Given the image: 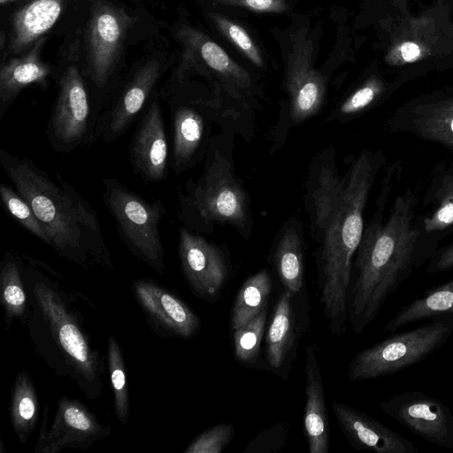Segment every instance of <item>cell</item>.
I'll list each match as a JSON object with an SVG mask.
<instances>
[{
  "instance_id": "60d3db41",
  "label": "cell",
  "mask_w": 453,
  "mask_h": 453,
  "mask_svg": "<svg viewBox=\"0 0 453 453\" xmlns=\"http://www.w3.org/2000/svg\"><path fill=\"white\" fill-rule=\"evenodd\" d=\"M0 441H1V449H0V452H1V453H4V452L5 451V449H4V440H3V438H1V440H0Z\"/></svg>"
},
{
  "instance_id": "d6a6232c",
  "label": "cell",
  "mask_w": 453,
  "mask_h": 453,
  "mask_svg": "<svg viewBox=\"0 0 453 453\" xmlns=\"http://www.w3.org/2000/svg\"><path fill=\"white\" fill-rule=\"evenodd\" d=\"M288 424L279 423L261 431L244 449L243 453L280 451L286 444Z\"/></svg>"
},
{
  "instance_id": "4fadbf2b",
  "label": "cell",
  "mask_w": 453,
  "mask_h": 453,
  "mask_svg": "<svg viewBox=\"0 0 453 453\" xmlns=\"http://www.w3.org/2000/svg\"><path fill=\"white\" fill-rule=\"evenodd\" d=\"M131 19L122 10L99 4L91 15L88 27V65L91 80L103 88L113 72Z\"/></svg>"
},
{
  "instance_id": "836d02e7",
  "label": "cell",
  "mask_w": 453,
  "mask_h": 453,
  "mask_svg": "<svg viewBox=\"0 0 453 453\" xmlns=\"http://www.w3.org/2000/svg\"><path fill=\"white\" fill-rule=\"evenodd\" d=\"M382 85L378 81H371L357 90L341 106L342 115H352L368 107L380 94Z\"/></svg>"
},
{
  "instance_id": "8d00e7d4",
  "label": "cell",
  "mask_w": 453,
  "mask_h": 453,
  "mask_svg": "<svg viewBox=\"0 0 453 453\" xmlns=\"http://www.w3.org/2000/svg\"><path fill=\"white\" fill-rule=\"evenodd\" d=\"M453 269V242L434 251L427 265L428 273H437Z\"/></svg>"
},
{
  "instance_id": "f1b7e54d",
  "label": "cell",
  "mask_w": 453,
  "mask_h": 453,
  "mask_svg": "<svg viewBox=\"0 0 453 453\" xmlns=\"http://www.w3.org/2000/svg\"><path fill=\"white\" fill-rule=\"evenodd\" d=\"M267 306L255 318L234 330V357L243 365L255 363L260 355L267 321Z\"/></svg>"
},
{
  "instance_id": "e575fe53",
  "label": "cell",
  "mask_w": 453,
  "mask_h": 453,
  "mask_svg": "<svg viewBox=\"0 0 453 453\" xmlns=\"http://www.w3.org/2000/svg\"><path fill=\"white\" fill-rule=\"evenodd\" d=\"M429 55L422 44L405 41L391 49L386 59L389 65H401L418 61Z\"/></svg>"
},
{
  "instance_id": "ba28073f",
  "label": "cell",
  "mask_w": 453,
  "mask_h": 453,
  "mask_svg": "<svg viewBox=\"0 0 453 453\" xmlns=\"http://www.w3.org/2000/svg\"><path fill=\"white\" fill-rule=\"evenodd\" d=\"M50 407L44 404L35 453H58L65 449L85 450L109 436L111 427L101 423L80 400L62 396L47 429Z\"/></svg>"
},
{
  "instance_id": "6da1fadb",
  "label": "cell",
  "mask_w": 453,
  "mask_h": 453,
  "mask_svg": "<svg viewBox=\"0 0 453 453\" xmlns=\"http://www.w3.org/2000/svg\"><path fill=\"white\" fill-rule=\"evenodd\" d=\"M28 295L25 326L37 355L53 372L75 382L88 400L104 389L105 358L81 310L87 299L48 264L19 254Z\"/></svg>"
},
{
  "instance_id": "7c38bea8",
  "label": "cell",
  "mask_w": 453,
  "mask_h": 453,
  "mask_svg": "<svg viewBox=\"0 0 453 453\" xmlns=\"http://www.w3.org/2000/svg\"><path fill=\"white\" fill-rule=\"evenodd\" d=\"M178 257L181 273L193 294L206 302L217 301L228 279L224 253L203 236L180 227Z\"/></svg>"
},
{
  "instance_id": "e0dca14e",
  "label": "cell",
  "mask_w": 453,
  "mask_h": 453,
  "mask_svg": "<svg viewBox=\"0 0 453 453\" xmlns=\"http://www.w3.org/2000/svg\"><path fill=\"white\" fill-rule=\"evenodd\" d=\"M304 434L310 453H328L330 426L316 349L305 348Z\"/></svg>"
},
{
  "instance_id": "f35d334b",
  "label": "cell",
  "mask_w": 453,
  "mask_h": 453,
  "mask_svg": "<svg viewBox=\"0 0 453 453\" xmlns=\"http://www.w3.org/2000/svg\"><path fill=\"white\" fill-rule=\"evenodd\" d=\"M246 4L257 10H267L273 4V0H245Z\"/></svg>"
},
{
  "instance_id": "2e32d148",
  "label": "cell",
  "mask_w": 453,
  "mask_h": 453,
  "mask_svg": "<svg viewBox=\"0 0 453 453\" xmlns=\"http://www.w3.org/2000/svg\"><path fill=\"white\" fill-rule=\"evenodd\" d=\"M160 75L161 65L155 59L134 73L98 125L97 134L104 142H114L125 134L143 109Z\"/></svg>"
},
{
  "instance_id": "83f0119b",
  "label": "cell",
  "mask_w": 453,
  "mask_h": 453,
  "mask_svg": "<svg viewBox=\"0 0 453 453\" xmlns=\"http://www.w3.org/2000/svg\"><path fill=\"white\" fill-rule=\"evenodd\" d=\"M106 365L113 394V408L116 418L119 423L127 425L130 417L127 368L122 348L118 339L112 334L107 341Z\"/></svg>"
},
{
  "instance_id": "74e56055",
  "label": "cell",
  "mask_w": 453,
  "mask_h": 453,
  "mask_svg": "<svg viewBox=\"0 0 453 453\" xmlns=\"http://www.w3.org/2000/svg\"><path fill=\"white\" fill-rule=\"evenodd\" d=\"M228 33L231 38L235 42V43L240 46L243 50H245L250 58H252L253 61L256 63H260L259 58L257 57L256 49L252 44L251 40L239 26L230 24L228 26Z\"/></svg>"
},
{
  "instance_id": "52a82bcc",
  "label": "cell",
  "mask_w": 453,
  "mask_h": 453,
  "mask_svg": "<svg viewBox=\"0 0 453 453\" xmlns=\"http://www.w3.org/2000/svg\"><path fill=\"white\" fill-rule=\"evenodd\" d=\"M180 218L189 226L229 223L242 226L247 219L245 193L229 163L218 154L199 180L180 195Z\"/></svg>"
},
{
  "instance_id": "603a6c76",
  "label": "cell",
  "mask_w": 453,
  "mask_h": 453,
  "mask_svg": "<svg viewBox=\"0 0 453 453\" xmlns=\"http://www.w3.org/2000/svg\"><path fill=\"white\" fill-rule=\"evenodd\" d=\"M0 304L4 311L6 332L14 320H19L25 326L28 311V295L19 254L16 252L6 251L0 262Z\"/></svg>"
},
{
  "instance_id": "8fae6325",
  "label": "cell",
  "mask_w": 453,
  "mask_h": 453,
  "mask_svg": "<svg viewBox=\"0 0 453 453\" xmlns=\"http://www.w3.org/2000/svg\"><path fill=\"white\" fill-rule=\"evenodd\" d=\"M132 292L151 330L160 338L188 339L200 330L197 314L173 291L151 278L134 280Z\"/></svg>"
},
{
  "instance_id": "484cf974",
  "label": "cell",
  "mask_w": 453,
  "mask_h": 453,
  "mask_svg": "<svg viewBox=\"0 0 453 453\" xmlns=\"http://www.w3.org/2000/svg\"><path fill=\"white\" fill-rule=\"evenodd\" d=\"M301 238L294 228H288L279 240L273 262L284 289L294 296L300 294L304 286L303 252Z\"/></svg>"
},
{
  "instance_id": "5bb4252c",
  "label": "cell",
  "mask_w": 453,
  "mask_h": 453,
  "mask_svg": "<svg viewBox=\"0 0 453 453\" xmlns=\"http://www.w3.org/2000/svg\"><path fill=\"white\" fill-rule=\"evenodd\" d=\"M134 171L147 181L164 180L169 148L159 100L154 97L140 121L129 146Z\"/></svg>"
},
{
  "instance_id": "ac0fdd59",
  "label": "cell",
  "mask_w": 453,
  "mask_h": 453,
  "mask_svg": "<svg viewBox=\"0 0 453 453\" xmlns=\"http://www.w3.org/2000/svg\"><path fill=\"white\" fill-rule=\"evenodd\" d=\"M46 37L38 40L24 55L3 63L0 70V122L8 108L27 87H45L50 74V66L41 58Z\"/></svg>"
},
{
  "instance_id": "4316f807",
  "label": "cell",
  "mask_w": 453,
  "mask_h": 453,
  "mask_svg": "<svg viewBox=\"0 0 453 453\" xmlns=\"http://www.w3.org/2000/svg\"><path fill=\"white\" fill-rule=\"evenodd\" d=\"M272 287L266 269L251 275L242 283L231 311L230 326L233 330L251 320L267 306Z\"/></svg>"
},
{
  "instance_id": "3957f363",
  "label": "cell",
  "mask_w": 453,
  "mask_h": 453,
  "mask_svg": "<svg viewBox=\"0 0 453 453\" xmlns=\"http://www.w3.org/2000/svg\"><path fill=\"white\" fill-rule=\"evenodd\" d=\"M0 164L16 191L29 203L61 257L88 270L114 269L97 214L59 173L52 178L29 158L0 150Z\"/></svg>"
},
{
  "instance_id": "ffe728a7",
  "label": "cell",
  "mask_w": 453,
  "mask_h": 453,
  "mask_svg": "<svg viewBox=\"0 0 453 453\" xmlns=\"http://www.w3.org/2000/svg\"><path fill=\"white\" fill-rule=\"evenodd\" d=\"M65 0H32L13 16L9 50L19 54L30 49L58 21Z\"/></svg>"
},
{
  "instance_id": "277c9868",
  "label": "cell",
  "mask_w": 453,
  "mask_h": 453,
  "mask_svg": "<svg viewBox=\"0 0 453 453\" xmlns=\"http://www.w3.org/2000/svg\"><path fill=\"white\" fill-rule=\"evenodd\" d=\"M419 245L415 198L408 190L395 200L386 221H373L364 230L348 294V317L354 334L364 332L388 297L419 266Z\"/></svg>"
},
{
  "instance_id": "5b68a950",
  "label": "cell",
  "mask_w": 453,
  "mask_h": 453,
  "mask_svg": "<svg viewBox=\"0 0 453 453\" xmlns=\"http://www.w3.org/2000/svg\"><path fill=\"white\" fill-rule=\"evenodd\" d=\"M452 334L453 314L434 317L413 329L391 333L353 357L348 365V379L357 382L400 372L434 354Z\"/></svg>"
},
{
  "instance_id": "1f68e13d",
  "label": "cell",
  "mask_w": 453,
  "mask_h": 453,
  "mask_svg": "<svg viewBox=\"0 0 453 453\" xmlns=\"http://www.w3.org/2000/svg\"><path fill=\"white\" fill-rule=\"evenodd\" d=\"M233 424H218L199 434L183 453H220L234 435Z\"/></svg>"
},
{
  "instance_id": "d6986e66",
  "label": "cell",
  "mask_w": 453,
  "mask_h": 453,
  "mask_svg": "<svg viewBox=\"0 0 453 453\" xmlns=\"http://www.w3.org/2000/svg\"><path fill=\"white\" fill-rule=\"evenodd\" d=\"M294 297L286 289L280 295L266 333L267 362L278 372L288 368L296 355L299 326Z\"/></svg>"
},
{
  "instance_id": "4dcf8cb0",
  "label": "cell",
  "mask_w": 453,
  "mask_h": 453,
  "mask_svg": "<svg viewBox=\"0 0 453 453\" xmlns=\"http://www.w3.org/2000/svg\"><path fill=\"white\" fill-rule=\"evenodd\" d=\"M435 210L423 221L426 233L442 231L453 225V168L441 178L434 193Z\"/></svg>"
},
{
  "instance_id": "7a4b0ae2",
  "label": "cell",
  "mask_w": 453,
  "mask_h": 453,
  "mask_svg": "<svg viewBox=\"0 0 453 453\" xmlns=\"http://www.w3.org/2000/svg\"><path fill=\"white\" fill-rule=\"evenodd\" d=\"M374 175V161L364 152L343 178L330 167H322L312 190L314 225L320 242L319 303L329 331L336 336L347 330L352 259L364 233L363 211Z\"/></svg>"
},
{
  "instance_id": "cb8c5ba5",
  "label": "cell",
  "mask_w": 453,
  "mask_h": 453,
  "mask_svg": "<svg viewBox=\"0 0 453 453\" xmlns=\"http://www.w3.org/2000/svg\"><path fill=\"white\" fill-rule=\"evenodd\" d=\"M453 314V280L427 288L424 294L403 306L384 326L382 333L400 328L426 319Z\"/></svg>"
},
{
  "instance_id": "d590c367",
  "label": "cell",
  "mask_w": 453,
  "mask_h": 453,
  "mask_svg": "<svg viewBox=\"0 0 453 453\" xmlns=\"http://www.w3.org/2000/svg\"><path fill=\"white\" fill-rule=\"evenodd\" d=\"M200 53L206 64L214 70L225 71L229 65L226 52L213 42H205L200 48Z\"/></svg>"
},
{
  "instance_id": "8992f818",
  "label": "cell",
  "mask_w": 453,
  "mask_h": 453,
  "mask_svg": "<svg viewBox=\"0 0 453 453\" xmlns=\"http://www.w3.org/2000/svg\"><path fill=\"white\" fill-rule=\"evenodd\" d=\"M104 203L129 251L157 273L165 272L159 226L166 209L160 200L147 201L112 177L103 179Z\"/></svg>"
},
{
  "instance_id": "44dd1931",
  "label": "cell",
  "mask_w": 453,
  "mask_h": 453,
  "mask_svg": "<svg viewBox=\"0 0 453 453\" xmlns=\"http://www.w3.org/2000/svg\"><path fill=\"white\" fill-rule=\"evenodd\" d=\"M407 115L418 137L453 150V96L419 103Z\"/></svg>"
},
{
  "instance_id": "9a60e30c",
  "label": "cell",
  "mask_w": 453,
  "mask_h": 453,
  "mask_svg": "<svg viewBox=\"0 0 453 453\" xmlns=\"http://www.w3.org/2000/svg\"><path fill=\"white\" fill-rule=\"evenodd\" d=\"M332 410L343 435L355 449L375 453L418 452L410 440L349 404L333 402Z\"/></svg>"
},
{
  "instance_id": "f546056e",
  "label": "cell",
  "mask_w": 453,
  "mask_h": 453,
  "mask_svg": "<svg viewBox=\"0 0 453 453\" xmlns=\"http://www.w3.org/2000/svg\"><path fill=\"white\" fill-rule=\"evenodd\" d=\"M0 197L6 211L27 231L49 245L44 226L29 203L10 185H0Z\"/></svg>"
},
{
  "instance_id": "ab89813d",
  "label": "cell",
  "mask_w": 453,
  "mask_h": 453,
  "mask_svg": "<svg viewBox=\"0 0 453 453\" xmlns=\"http://www.w3.org/2000/svg\"><path fill=\"white\" fill-rule=\"evenodd\" d=\"M12 1H14V0H0L2 6L5 5V4H9Z\"/></svg>"
},
{
  "instance_id": "7402d4cb",
  "label": "cell",
  "mask_w": 453,
  "mask_h": 453,
  "mask_svg": "<svg viewBox=\"0 0 453 453\" xmlns=\"http://www.w3.org/2000/svg\"><path fill=\"white\" fill-rule=\"evenodd\" d=\"M173 150L171 166L180 173L190 166L201 145L203 133V118L196 110L179 105L173 110Z\"/></svg>"
},
{
  "instance_id": "30bf717a",
  "label": "cell",
  "mask_w": 453,
  "mask_h": 453,
  "mask_svg": "<svg viewBox=\"0 0 453 453\" xmlns=\"http://www.w3.org/2000/svg\"><path fill=\"white\" fill-rule=\"evenodd\" d=\"M91 114L83 78L76 65H68L58 81L57 98L47 134L58 151H70L85 142Z\"/></svg>"
},
{
  "instance_id": "d4e9b609",
  "label": "cell",
  "mask_w": 453,
  "mask_h": 453,
  "mask_svg": "<svg viewBox=\"0 0 453 453\" xmlns=\"http://www.w3.org/2000/svg\"><path fill=\"white\" fill-rule=\"evenodd\" d=\"M9 411L12 428L18 441L27 443L38 422L39 401L36 388L26 370H20L12 383Z\"/></svg>"
},
{
  "instance_id": "9c48e42d",
  "label": "cell",
  "mask_w": 453,
  "mask_h": 453,
  "mask_svg": "<svg viewBox=\"0 0 453 453\" xmlns=\"http://www.w3.org/2000/svg\"><path fill=\"white\" fill-rule=\"evenodd\" d=\"M379 406L415 435L453 450V413L441 400L423 391H405L391 395Z\"/></svg>"
}]
</instances>
